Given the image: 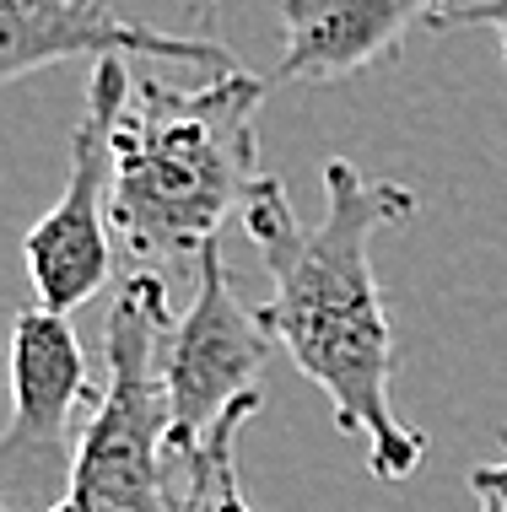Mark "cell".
I'll list each match as a JSON object with an SVG mask.
<instances>
[{
    "mask_svg": "<svg viewBox=\"0 0 507 512\" xmlns=\"http://www.w3.org/2000/svg\"><path fill=\"white\" fill-rule=\"evenodd\" d=\"M502 448H507V432H502ZM470 496H475L481 512H507V453L497 464L470 469Z\"/></svg>",
    "mask_w": 507,
    "mask_h": 512,
    "instance_id": "11",
    "label": "cell"
},
{
    "mask_svg": "<svg viewBox=\"0 0 507 512\" xmlns=\"http://www.w3.org/2000/svg\"><path fill=\"white\" fill-rule=\"evenodd\" d=\"M87 356L71 329V313L27 308L11 329V426L0 437V464L11 496H44V512L65 496L81 448V410L98 405Z\"/></svg>",
    "mask_w": 507,
    "mask_h": 512,
    "instance_id": "5",
    "label": "cell"
},
{
    "mask_svg": "<svg viewBox=\"0 0 507 512\" xmlns=\"http://www.w3.org/2000/svg\"><path fill=\"white\" fill-rule=\"evenodd\" d=\"M459 0H281L276 81H346L400 60L416 27H437Z\"/></svg>",
    "mask_w": 507,
    "mask_h": 512,
    "instance_id": "8",
    "label": "cell"
},
{
    "mask_svg": "<svg viewBox=\"0 0 507 512\" xmlns=\"http://www.w3.org/2000/svg\"><path fill=\"white\" fill-rule=\"evenodd\" d=\"M135 81L125 76V60H98L87 76V103H81L76 135H71V173L49 216L27 232L22 254L33 275L38 308L76 313L81 302L103 292L114 275V124L125 114Z\"/></svg>",
    "mask_w": 507,
    "mask_h": 512,
    "instance_id": "4",
    "label": "cell"
},
{
    "mask_svg": "<svg viewBox=\"0 0 507 512\" xmlns=\"http://www.w3.org/2000/svg\"><path fill=\"white\" fill-rule=\"evenodd\" d=\"M259 103L265 81L243 65L200 81L162 87L135 76L114 124V232L141 265L200 259L222 221L243 211L259 168Z\"/></svg>",
    "mask_w": 507,
    "mask_h": 512,
    "instance_id": "2",
    "label": "cell"
},
{
    "mask_svg": "<svg viewBox=\"0 0 507 512\" xmlns=\"http://www.w3.org/2000/svg\"><path fill=\"white\" fill-rule=\"evenodd\" d=\"M168 335V281L157 270L125 275L103 324V394L81 426L71 486L49 512H178L168 486V464L178 459L162 372Z\"/></svg>",
    "mask_w": 507,
    "mask_h": 512,
    "instance_id": "3",
    "label": "cell"
},
{
    "mask_svg": "<svg viewBox=\"0 0 507 512\" xmlns=\"http://www.w3.org/2000/svg\"><path fill=\"white\" fill-rule=\"evenodd\" d=\"M276 335L265 329L259 308H243L232 292V275L222 248H205L195 259V302L173 324L168 351H162V372H168L173 394V453L189 459L211 426L238 405L243 394H259V372Z\"/></svg>",
    "mask_w": 507,
    "mask_h": 512,
    "instance_id": "6",
    "label": "cell"
},
{
    "mask_svg": "<svg viewBox=\"0 0 507 512\" xmlns=\"http://www.w3.org/2000/svg\"><path fill=\"white\" fill-rule=\"evenodd\" d=\"M416 216V189L367 178L356 162H324V216L303 227L286 205L281 178H259L243 205V232L265 254L270 302L265 329L286 345L303 378L330 394L335 426L367 442L373 480L416 475L427 437L394 410V324L373 275V238Z\"/></svg>",
    "mask_w": 507,
    "mask_h": 512,
    "instance_id": "1",
    "label": "cell"
},
{
    "mask_svg": "<svg viewBox=\"0 0 507 512\" xmlns=\"http://www.w3.org/2000/svg\"><path fill=\"white\" fill-rule=\"evenodd\" d=\"M189 6H195L200 17H216V6H222V0H189Z\"/></svg>",
    "mask_w": 507,
    "mask_h": 512,
    "instance_id": "12",
    "label": "cell"
},
{
    "mask_svg": "<svg viewBox=\"0 0 507 512\" xmlns=\"http://www.w3.org/2000/svg\"><path fill=\"white\" fill-rule=\"evenodd\" d=\"M254 415H259V394H243L238 405H227V415L211 426V437L184 459L189 486H184L178 512H254L249 496H243V480H238V432Z\"/></svg>",
    "mask_w": 507,
    "mask_h": 512,
    "instance_id": "9",
    "label": "cell"
},
{
    "mask_svg": "<svg viewBox=\"0 0 507 512\" xmlns=\"http://www.w3.org/2000/svg\"><path fill=\"white\" fill-rule=\"evenodd\" d=\"M87 54L119 60V54H152V60H184L200 71H232V54L216 38H178L152 22H130L103 0H0V76L22 81L27 71Z\"/></svg>",
    "mask_w": 507,
    "mask_h": 512,
    "instance_id": "7",
    "label": "cell"
},
{
    "mask_svg": "<svg viewBox=\"0 0 507 512\" xmlns=\"http://www.w3.org/2000/svg\"><path fill=\"white\" fill-rule=\"evenodd\" d=\"M443 27H491L502 44V65H507V0H459L437 17V33Z\"/></svg>",
    "mask_w": 507,
    "mask_h": 512,
    "instance_id": "10",
    "label": "cell"
}]
</instances>
